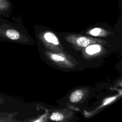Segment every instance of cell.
Returning <instances> with one entry per match:
<instances>
[{
	"instance_id": "3957f363",
	"label": "cell",
	"mask_w": 122,
	"mask_h": 122,
	"mask_svg": "<svg viewBox=\"0 0 122 122\" xmlns=\"http://www.w3.org/2000/svg\"><path fill=\"white\" fill-rule=\"evenodd\" d=\"M83 93L81 90H77L74 92L70 96V101L72 102H79L82 98Z\"/></svg>"
},
{
	"instance_id": "277c9868",
	"label": "cell",
	"mask_w": 122,
	"mask_h": 122,
	"mask_svg": "<svg viewBox=\"0 0 122 122\" xmlns=\"http://www.w3.org/2000/svg\"><path fill=\"white\" fill-rule=\"evenodd\" d=\"M101 50V47L100 45L95 44L87 47L85 50L86 52L90 55L99 52Z\"/></svg>"
},
{
	"instance_id": "5b68a950",
	"label": "cell",
	"mask_w": 122,
	"mask_h": 122,
	"mask_svg": "<svg viewBox=\"0 0 122 122\" xmlns=\"http://www.w3.org/2000/svg\"><path fill=\"white\" fill-rule=\"evenodd\" d=\"M77 43L80 46L86 47L90 43V40L85 37H80L77 39Z\"/></svg>"
},
{
	"instance_id": "7a4b0ae2",
	"label": "cell",
	"mask_w": 122,
	"mask_h": 122,
	"mask_svg": "<svg viewBox=\"0 0 122 122\" xmlns=\"http://www.w3.org/2000/svg\"><path fill=\"white\" fill-rule=\"evenodd\" d=\"M44 38L46 41L54 45L59 44V41L56 36L51 32H47L44 34Z\"/></svg>"
},
{
	"instance_id": "9c48e42d",
	"label": "cell",
	"mask_w": 122,
	"mask_h": 122,
	"mask_svg": "<svg viewBox=\"0 0 122 122\" xmlns=\"http://www.w3.org/2000/svg\"><path fill=\"white\" fill-rule=\"evenodd\" d=\"M5 103V99L4 97L0 96V104H4Z\"/></svg>"
},
{
	"instance_id": "8992f818",
	"label": "cell",
	"mask_w": 122,
	"mask_h": 122,
	"mask_svg": "<svg viewBox=\"0 0 122 122\" xmlns=\"http://www.w3.org/2000/svg\"><path fill=\"white\" fill-rule=\"evenodd\" d=\"M51 120L55 121H60L63 119V116L62 114L59 112H54L51 116Z\"/></svg>"
},
{
	"instance_id": "8fae6325",
	"label": "cell",
	"mask_w": 122,
	"mask_h": 122,
	"mask_svg": "<svg viewBox=\"0 0 122 122\" xmlns=\"http://www.w3.org/2000/svg\"></svg>"
},
{
	"instance_id": "30bf717a",
	"label": "cell",
	"mask_w": 122,
	"mask_h": 122,
	"mask_svg": "<svg viewBox=\"0 0 122 122\" xmlns=\"http://www.w3.org/2000/svg\"><path fill=\"white\" fill-rule=\"evenodd\" d=\"M115 98V97L114 98V97H113V98H110L109 99H108V100H107L105 102H104V105H105V104H107V103H109L110 102H111L112 100H113Z\"/></svg>"
},
{
	"instance_id": "6da1fadb",
	"label": "cell",
	"mask_w": 122,
	"mask_h": 122,
	"mask_svg": "<svg viewBox=\"0 0 122 122\" xmlns=\"http://www.w3.org/2000/svg\"><path fill=\"white\" fill-rule=\"evenodd\" d=\"M13 5L10 0H0V16L8 17L11 13Z\"/></svg>"
},
{
	"instance_id": "52a82bcc",
	"label": "cell",
	"mask_w": 122,
	"mask_h": 122,
	"mask_svg": "<svg viewBox=\"0 0 122 122\" xmlns=\"http://www.w3.org/2000/svg\"><path fill=\"white\" fill-rule=\"evenodd\" d=\"M51 59L55 61H63L65 60V58L59 55L58 54H52L51 55Z\"/></svg>"
},
{
	"instance_id": "ba28073f",
	"label": "cell",
	"mask_w": 122,
	"mask_h": 122,
	"mask_svg": "<svg viewBox=\"0 0 122 122\" xmlns=\"http://www.w3.org/2000/svg\"><path fill=\"white\" fill-rule=\"evenodd\" d=\"M101 29L100 28H94L93 29H92L91 31H90V34L92 35L93 36H97L101 32Z\"/></svg>"
}]
</instances>
